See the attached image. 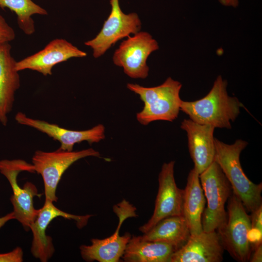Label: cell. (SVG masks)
Masks as SVG:
<instances>
[{"mask_svg": "<svg viewBox=\"0 0 262 262\" xmlns=\"http://www.w3.org/2000/svg\"><path fill=\"white\" fill-rule=\"evenodd\" d=\"M227 81L217 77L209 93L203 98L192 101H183L180 110L193 121L215 128L231 129L243 106L235 97L228 95Z\"/></svg>", "mask_w": 262, "mask_h": 262, "instance_id": "obj_1", "label": "cell"}, {"mask_svg": "<svg viewBox=\"0 0 262 262\" xmlns=\"http://www.w3.org/2000/svg\"><path fill=\"white\" fill-rule=\"evenodd\" d=\"M248 144L239 139L232 144H227L214 138V161L229 180L233 193L246 211L251 213L262 205V183L255 184L250 180L242 168L240 156Z\"/></svg>", "mask_w": 262, "mask_h": 262, "instance_id": "obj_2", "label": "cell"}, {"mask_svg": "<svg viewBox=\"0 0 262 262\" xmlns=\"http://www.w3.org/2000/svg\"><path fill=\"white\" fill-rule=\"evenodd\" d=\"M127 87L139 95L144 103L143 109L136 114L141 124L146 126L157 120L172 122L178 117L182 101L180 96L182 84L179 81L169 77L154 87L131 83Z\"/></svg>", "mask_w": 262, "mask_h": 262, "instance_id": "obj_3", "label": "cell"}, {"mask_svg": "<svg viewBox=\"0 0 262 262\" xmlns=\"http://www.w3.org/2000/svg\"><path fill=\"white\" fill-rule=\"evenodd\" d=\"M227 213L225 222L217 229L224 248L236 261H249L252 250L249 241L250 217L233 193L228 199Z\"/></svg>", "mask_w": 262, "mask_h": 262, "instance_id": "obj_4", "label": "cell"}, {"mask_svg": "<svg viewBox=\"0 0 262 262\" xmlns=\"http://www.w3.org/2000/svg\"><path fill=\"white\" fill-rule=\"evenodd\" d=\"M199 177L207 203L202 215L203 231H214L226 220L225 203L232 194V190L229 180L215 161Z\"/></svg>", "mask_w": 262, "mask_h": 262, "instance_id": "obj_5", "label": "cell"}, {"mask_svg": "<svg viewBox=\"0 0 262 262\" xmlns=\"http://www.w3.org/2000/svg\"><path fill=\"white\" fill-rule=\"evenodd\" d=\"M89 156L99 157L100 153L92 148L71 151L59 148L52 152L36 150L32 164L34 172L42 177L45 200L57 202L56 189L64 172L75 162Z\"/></svg>", "mask_w": 262, "mask_h": 262, "instance_id": "obj_6", "label": "cell"}, {"mask_svg": "<svg viewBox=\"0 0 262 262\" xmlns=\"http://www.w3.org/2000/svg\"><path fill=\"white\" fill-rule=\"evenodd\" d=\"M22 171L34 172L33 164L24 160L0 161V172L8 180L13 190L10 199L13 206L15 219L28 231L37 215V210L33 206V197L40 194L35 185L31 182H26L22 188L18 185L17 177Z\"/></svg>", "mask_w": 262, "mask_h": 262, "instance_id": "obj_7", "label": "cell"}, {"mask_svg": "<svg viewBox=\"0 0 262 262\" xmlns=\"http://www.w3.org/2000/svg\"><path fill=\"white\" fill-rule=\"evenodd\" d=\"M159 48L157 41L146 32H139L124 40L113 55V62L133 79H145L148 75L147 61Z\"/></svg>", "mask_w": 262, "mask_h": 262, "instance_id": "obj_8", "label": "cell"}, {"mask_svg": "<svg viewBox=\"0 0 262 262\" xmlns=\"http://www.w3.org/2000/svg\"><path fill=\"white\" fill-rule=\"evenodd\" d=\"M113 209L119 218L117 229L107 238L92 239L90 245H82L80 246L81 256L85 261L118 262L122 258L131 235L127 232L124 235H119L120 229L126 219L137 216L136 209L128 201L123 199L115 205Z\"/></svg>", "mask_w": 262, "mask_h": 262, "instance_id": "obj_9", "label": "cell"}, {"mask_svg": "<svg viewBox=\"0 0 262 262\" xmlns=\"http://www.w3.org/2000/svg\"><path fill=\"white\" fill-rule=\"evenodd\" d=\"M111 12L99 33L93 39L84 42L93 50V55L101 56L120 39L140 32L141 22L135 13L122 12L119 0H110Z\"/></svg>", "mask_w": 262, "mask_h": 262, "instance_id": "obj_10", "label": "cell"}, {"mask_svg": "<svg viewBox=\"0 0 262 262\" xmlns=\"http://www.w3.org/2000/svg\"><path fill=\"white\" fill-rule=\"evenodd\" d=\"M175 161L164 163L158 176L159 187L153 214L139 229L145 233L161 220L182 215L183 190L179 188L174 178Z\"/></svg>", "mask_w": 262, "mask_h": 262, "instance_id": "obj_11", "label": "cell"}, {"mask_svg": "<svg viewBox=\"0 0 262 262\" xmlns=\"http://www.w3.org/2000/svg\"><path fill=\"white\" fill-rule=\"evenodd\" d=\"M91 215H77L67 213L56 207L53 202L45 200L43 206L37 210V215L30 229L33 234L31 251L33 256L42 262H46L53 256L55 248L52 238L46 234L51 221L57 217L74 220L78 228L86 225Z\"/></svg>", "mask_w": 262, "mask_h": 262, "instance_id": "obj_12", "label": "cell"}, {"mask_svg": "<svg viewBox=\"0 0 262 262\" xmlns=\"http://www.w3.org/2000/svg\"><path fill=\"white\" fill-rule=\"evenodd\" d=\"M15 120L18 124L33 128L58 141L61 144L59 149L62 150L71 151L76 144L87 141L92 144L105 138V127L101 124L86 130H71L56 124L29 117L22 112L16 114Z\"/></svg>", "mask_w": 262, "mask_h": 262, "instance_id": "obj_13", "label": "cell"}, {"mask_svg": "<svg viewBox=\"0 0 262 262\" xmlns=\"http://www.w3.org/2000/svg\"><path fill=\"white\" fill-rule=\"evenodd\" d=\"M87 53L67 40L57 38L51 41L38 52L28 56L16 64L17 71L30 69L44 76L51 75L52 69L57 64L71 58H82Z\"/></svg>", "mask_w": 262, "mask_h": 262, "instance_id": "obj_14", "label": "cell"}, {"mask_svg": "<svg viewBox=\"0 0 262 262\" xmlns=\"http://www.w3.org/2000/svg\"><path fill=\"white\" fill-rule=\"evenodd\" d=\"M224 248L215 230L190 235L172 255L170 262H220Z\"/></svg>", "mask_w": 262, "mask_h": 262, "instance_id": "obj_15", "label": "cell"}, {"mask_svg": "<svg viewBox=\"0 0 262 262\" xmlns=\"http://www.w3.org/2000/svg\"><path fill=\"white\" fill-rule=\"evenodd\" d=\"M180 128L187 134L190 155L199 174L213 161L215 155L213 127L200 124L191 119H184Z\"/></svg>", "mask_w": 262, "mask_h": 262, "instance_id": "obj_16", "label": "cell"}, {"mask_svg": "<svg viewBox=\"0 0 262 262\" xmlns=\"http://www.w3.org/2000/svg\"><path fill=\"white\" fill-rule=\"evenodd\" d=\"M9 43L0 47V122L6 126L12 111L16 92L20 87V78L16 68V61L11 52Z\"/></svg>", "mask_w": 262, "mask_h": 262, "instance_id": "obj_17", "label": "cell"}, {"mask_svg": "<svg viewBox=\"0 0 262 262\" xmlns=\"http://www.w3.org/2000/svg\"><path fill=\"white\" fill-rule=\"evenodd\" d=\"M199 175L195 168L191 170L183 190L182 215L187 222L190 235L198 234L203 231L202 215L206 198Z\"/></svg>", "mask_w": 262, "mask_h": 262, "instance_id": "obj_18", "label": "cell"}, {"mask_svg": "<svg viewBox=\"0 0 262 262\" xmlns=\"http://www.w3.org/2000/svg\"><path fill=\"white\" fill-rule=\"evenodd\" d=\"M177 249L164 242L144 240L140 236L131 237L122 257L127 262H170Z\"/></svg>", "mask_w": 262, "mask_h": 262, "instance_id": "obj_19", "label": "cell"}, {"mask_svg": "<svg viewBox=\"0 0 262 262\" xmlns=\"http://www.w3.org/2000/svg\"><path fill=\"white\" fill-rule=\"evenodd\" d=\"M190 236L185 219L179 215L161 220L140 237L144 240L169 244L178 249L185 244Z\"/></svg>", "mask_w": 262, "mask_h": 262, "instance_id": "obj_20", "label": "cell"}, {"mask_svg": "<svg viewBox=\"0 0 262 262\" xmlns=\"http://www.w3.org/2000/svg\"><path fill=\"white\" fill-rule=\"evenodd\" d=\"M0 7L8 8L17 16L19 28L27 35L35 32L33 15H47V11L32 0H0Z\"/></svg>", "mask_w": 262, "mask_h": 262, "instance_id": "obj_21", "label": "cell"}, {"mask_svg": "<svg viewBox=\"0 0 262 262\" xmlns=\"http://www.w3.org/2000/svg\"><path fill=\"white\" fill-rule=\"evenodd\" d=\"M15 36L14 30L0 14V47L12 41L15 38Z\"/></svg>", "mask_w": 262, "mask_h": 262, "instance_id": "obj_22", "label": "cell"}, {"mask_svg": "<svg viewBox=\"0 0 262 262\" xmlns=\"http://www.w3.org/2000/svg\"><path fill=\"white\" fill-rule=\"evenodd\" d=\"M23 252L20 247H16L12 251L0 254V262H22Z\"/></svg>", "mask_w": 262, "mask_h": 262, "instance_id": "obj_23", "label": "cell"}, {"mask_svg": "<svg viewBox=\"0 0 262 262\" xmlns=\"http://www.w3.org/2000/svg\"><path fill=\"white\" fill-rule=\"evenodd\" d=\"M251 213V229L262 233V205Z\"/></svg>", "mask_w": 262, "mask_h": 262, "instance_id": "obj_24", "label": "cell"}, {"mask_svg": "<svg viewBox=\"0 0 262 262\" xmlns=\"http://www.w3.org/2000/svg\"><path fill=\"white\" fill-rule=\"evenodd\" d=\"M254 252L251 254L249 261L250 262H262V244H260L253 249Z\"/></svg>", "mask_w": 262, "mask_h": 262, "instance_id": "obj_25", "label": "cell"}, {"mask_svg": "<svg viewBox=\"0 0 262 262\" xmlns=\"http://www.w3.org/2000/svg\"><path fill=\"white\" fill-rule=\"evenodd\" d=\"M223 6L236 8L239 5V0H218Z\"/></svg>", "mask_w": 262, "mask_h": 262, "instance_id": "obj_26", "label": "cell"}, {"mask_svg": "<svg viewBox=\"0 0 262 262\" xmlns=\"http://www.w3.org/2000/svg\"><path fill=\"white\" fill-rule=\"evenodd\" d=\"M15 219L13 212L9 213L4 216L0 217V229L8 221Z\"/></svg>", "mask_w": 262, "mask_h": 262, "instance_id": "obj_27", "label": "cell"}]
</instances>
